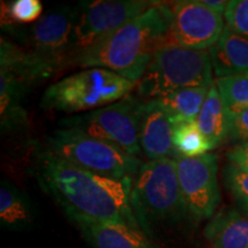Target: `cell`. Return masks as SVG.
<instances>
[{"instance_id": "28", "label": "cell", "mask_w": 248, "mask_h": 248, "mask_svg": "<svg viewBox=\"0 0 248 248\" xmlns=\"http://www.w3.org/2000/svg\"><path fill=\"white\" fill-rule=\"evenodd\" d=\"M200 1L207 8L212 9V11L223 15V16H224L229 5V1H226V0H200Z\"/></svg>"}, {"instance_id": "7", "label": "cell", "mask_w": 248, "mask_h": 248, "mask_svg": "<svg viewBox=\"0 0 248 248\" xmlns=\"http://www.w3.org/2000/svg\"><path fill=\"white\" fill-rule=\"evenodd\" d=\"M144 102L138 95L129 94L106 107L64 117L59 125L110 142L138 157L142 153L139 145V123Z\"/></svg>"}, {"instance_id": "15", "label": "cell", "mask_w": 248, "mask_h": 248, "mask_svg": "<svg viewBox=\"0 0 248 248\" xmlns=\"http://www.w3.org/2000/svg\"><path fill=\"white\" fill-rule=\"evenodd\" d=\"M212 248H248V216L233 208L215 214L204 229Z\"/></svg>"}, {"instance_id": "18", "label": "cell", "mask_w": 248, "mask_h": 248, "mask_svg": "<svg viewBox=\"0 0 248 248\" xmlns=\"http://www.w3.org/2000/svg\"><path fill=\"white\" fill-rule=\"evenodd\" d=\"M0 68L11 71L29 86L54 74L32 52L23 51L4 38L0 43Z\"/></svg>"}, {"instance_id": "13", "label": "cell", "mask_w": 248, "mask_h": 248, "mask_svg": "<svg viewBox=\"0 0 248 248\" xmlns=\"http://www.w3.org/2000/svg\"><path fill=\"white\" fill-rule=\"evenodd\" d=\"M92 248H160L141 229L122 223L77 222Z\"/></svg>"}, {"instance_id": "9", "label": "cell", "mask_w": 248, "mask_h": 248, "mask_svg": "<svg viewBox=\"0 0 248 248\" xmlns=\"http://www.w3.org/2000/svg\"><path fill=\"white\" fill-rule=\"evenodd\" d=\"M78 6H62L43 15L30 29L31 49L53 73L70 66Z\"/></svg>"}, {"instance_id": "19", "label": "cell", "mask_w": 248, "mask_h": 248, "mask_svg": "<svg viewBox=\"0 0 248 248\" xmlns=\"http://www.w3.org/2000/svg\"><path fill=\"white\" fill-rule=\"evenodd\" d=\"M197 123L213 150L221 146L230 135V114L223 104L216 84L209 89Z\"/></svg>"}, {"instance_id": "29", "label": "cell", "mask_w": 248, "mask_h": 248, "mask_svg": "<svg viewBox=\"0 0 248 248\" xmlns=\"http://www.w3.org/2000/svg\"><path fill=\"white\" fill-rule=\"evenodd\" d=\"M237 203L240 209L246 214V216H248V200H237Z\"/></svg>"}, {"instance_id": "26", "label": "cell", "mask_w": 248, "mask_h": 248, "mask_svg": "<svg viewBox=\"0 0 248 248\" xmlns=\"http://www.w3.org/2000/svg\"><path fill=\"white\" fill-rule=\"evenodd\" d=\"M229 139L237 144L248 141V109L230 115Z\"/></svg>"}, {"instance_id": "16", "label": "cell", "mask_w": 248, "mask_h": 248, "mask_svg": "<svg viewBox=\"0 0 248 248\" xmlns=\"http://www.w3.org/2000/svg\"><path fill=\"white\" fill-rule=\"evenodd\" d=\"M29 85L11 71L0 68V128L2 133L16 131L27 124L23 97Z\"/></svg>"}, {"instance_id": "22", "label": "cell", "mask_w": 248, "mask_h": 248, "mask_svg": "<svg viewBox=\"0 0 248 248\" xmlns=\"http://www.w3.org/2000/svg\"><path fill=\"white\" fill-rule=\"evenodd\" d=\"M215 84L230 115L248 109V71L217 78Z\"/></svg>"}, {"instance_id": "20", "label": "cell", "mask_w": 248, "mask_h": 248, "mask_svg": "<svg viewBox=\"0 0 248 248\" xmlns=\"http://www.w3.org/2000/svg\"><path fill=\"white\" fill-rule=\"evenodd\" d=\"M175 157H197L213 151L198 125L197 120H171Z\"/></svg>"}, {"instance_id": "2", "label": "cell", "mask_w": 248, "mask_h": 248, "mask_svg": "<svg viewBox=\"0 0 248 248\" xmlns=\"http://www.w3.org/2000/svg\"><path fill=\"white\" fill-rule=\"evenodd\" d=\"M169 4L157 2L115 32L77 53L70 66L104 68L138 84L155 52L169 44Z\"/></svg>"}, {"instance_id": "12", "label": "cell", "mask_w": 248, "mask_h": 248, "mask_svg": "<svg viewBox=\"0 0 248 248\" xmlns=\"http://www.w3.org/2000/svg\"><path fill=\"white\" fill-rule=\"evenodd\" d=\"M139 145L148 161L170 159L175 155L171 119L156 99L144 102L139 123Z\"/></svg>"}, {"instance_id": "5", "label": "cell", "mask_w": 248, "mask_h": 248, "mask_svg": "<svg viewBox=\"0 0 248 248\" xmlns=\"http://www.w3.org/2000/svg\"><path fill=\"white\" fill-rule=\"evenodd\" d=\"M136 85L104 68H86L48 86L40 106L69 114L88 113L121 100Z\"/></svg>"}, {"instance_id": "8", "label": "cell", "mask_w": 248, "mask_h": 248, "mask_svg": "<svg viewBox=\"0 0 248 248\" xmlns=\"http://www.w3.org/2000/svg\"><path fill=\"white\" fill-rule=\"evenodd\" d=\"M153 4V1L144 0H95L80 2L75 28L74 57L115 32L129 21L140 16Z\"/></svg>"}, {"instance_id": "24", "label": "cell", "mask_w": 248, "mask_h": 248, "mask_svg": "<svg viewBox=\"0 0 248 248\" xmlns=\"http://www.w3.org/2000/svg\"><path fill=\"white\" fill-rule=\"evenodd\" d=\"M223 183L225 188L237 200H248V172L231 162L223 169Z\"/></svg>"}, {"instance_id": "23", "label": "cell", "mask_w": 248, "mask_h": 248, "mask_svg": "<svg viewBox=\"0 0 248 248\" xmlns=\"http://www.w3.org/2000/svg\"><path fill=\"white\" fill-rule=\"evenodd\" d=\"M43 4L39 0H14L1 5L2 27L14 23H30L43 16Z\"/></svg>"}, {"instance_id": "4", "label": "cell", "mask_w": 248, "mask_h": 248, "mask_svg": "<svg viewBox=\"0 0 248 248\" xmlns=\"http://www.w3.org/2000/svg\"><path fill=\"white\" fill-rule=\"evenodd\" d=\"M213 64L209 51H197L166 44L155 52L142 78L137 95L154 100L187 88H212Z\"/></svg>"}, {"instance_id": "3", "label": "cell", "mask_w": 248, "mask_h": 248, "mask_svg": "<svg viewBox=\"0 0 248 248\" xmlns=\"http://www.w3.org/2000/svg\"><path fill=\"white\" fill-rule=\"evenodd\" d=\"M131 207L139 226L150 238L155 226L179 222L190 214L182 194L175 159L141 164L133 181Z\"/></svg>"}, {"instance_id": "6", "label": "cell", "mask_w": 248, "mask_h": 248, "mask_svg": "<svg viewBox=\"0 0 248 248\" xmlns=\"http://www.w3.org/2000/svg\"><path fill=\"white\" fill-rule=\"evenodd\" d=\"M45 152L89 171L117 179L135 181L142 162L116 145L74 129H58L45 139Z\"/></svg>"}, {"instance_id": "17", "label": "cell", "mask_w": 248, "mask_h": 248, "mask_svg": "<svg viewBox=\"0 0 248 248\" xmlns=\"http://www.w3.org/2000/svg\"><path fill=\"white\" fill-rule=\"evenodd\" d=\"M35 221L32 202L26 192L11 182L0 183V224L11 231L30 229Z\"/></svg>"}, {"instance_id": "14", "label": "cell", "mask_w": 248, "mask_h": 248, "mask_svg": "<svg viewBox=\"0 0 248 248\" xmlns=\"http://www.w3.org/2000/svg\"><path fill=\"white\" fill-rule=\"evenodd\" d=\"M209 54L217 78L248 71V38L226 26Z\"/></svg>"}, {"instance_id": "10", "label": "cell", "mask_w": 248, "mask_h": 248, "mask_svg": "<svg viewBox=\"0 0 248 248\" xmlns=\"http://www.w3.org/2000/svg\"><path fill=\"white\" fill-rule=\"evenodd\" d=\"M175 160L188 213L199 219L212 218L221 203L217 154L209 152L197 157L176 156Z\"/></svg>"}, {"instance_id": "25", "label": "cell", "mask_w": 248, "mask_h": 248, "mask_svg": "<svg viewBox=\"0 0 248 248\" xmlns=\"http://www.w3.org/2000/svg\"><path fill=\"white\" fill-rule=\"evenodd\" d=\"M224 18L226 27L248 38V0H230Z\"/></svg>"}, {"instance_id": "21", "label": "cell", "mask_w": 248, "mask_h": 248, "mask_svg": "<svg viewBox=\"0 0 248 248\" xmlns=\"http://www.w3.org/2000/svg\"><path fill=\"white\" fill-rule=\"evenodd\" d=\"M210 88H187L156 99L171 120H197Z\"/></svg>"}, {"instance_id": "11", "label": "cell", "mask_w": 248, "mask_h": 248, "mask_svg": "<svg viewBox=\"0 0 248 248\" xmlns=\"http://www.w3.org/2000/svg\"><path fill=\"white\" fill-rule=\"evenodd\" d=\"M169 11V44L209 51L225 28L224 16L207 8L200 0L171 2Z\"/></svg>"}, {"instance_id": "1", "label": "cell", "mask_w": 248, "mask_h": 248, "mask_svg": "<svg viewBox=\"0 0 248 248\" xmlns=\"http://www.w3.org/2000/svg\"><path fill=\"white\" fill-rule=\"evenodd\" d=\"M37 178L75 223H122L141 229L131 207V179L104 177L45 151L37 160Z\"/></svg>"}, {"instance_id": "27", "label": "cell", "mask_w": 248, "mask_h": 248, "mask_svg": "<svg viewBox=\"0 0 248 248\" xmlns=\"http://www.w3.org/2000/svg\"><path fill=\"white\" fill-rule=\"evenodd\" d=\"M229 162L235 164L238 168L248 172V141L237 144L226 154Z\"/></svg>"}]
</instances>
